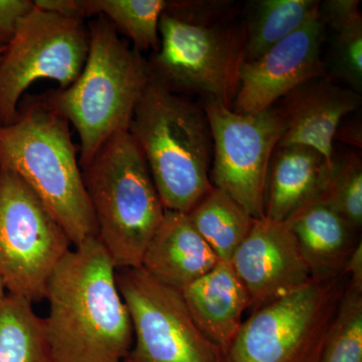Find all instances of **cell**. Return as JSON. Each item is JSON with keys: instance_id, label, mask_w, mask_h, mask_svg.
I'll return each mask as SVG.
<instances>
[{"instance_id": "1", "label": "cell", "mask_w": 362, "mask_h": 362, "mask_svg": "<svg viewBox=\"0 0 362 362\" xmlns=\"http://www.w3.org/2000/svg\"><path fill=\"white\" fill-rule=\"evenodd\" d=\"M116 270L102 243L92 237L66 252L52 271L45 323L54 362H122L129 354L134 335Z\"/></svg>"}, {"instance_id": "2", "label": "cell", "mask_w": 362, "mask_h": 362, "mask_svg": "<svg viewBox=\"0 0 362 362\" xmlns=\"http://www.w3.org/2000/svg\"><path fill=\"white\" fill-rule=\"evenodd\" d=\"M158 30L159 47L148 62L152 80L232 108L246 42L233 2L168 1Z\"/></svg>"}, {"instance_id": "3", "label": "cell", "mask_w": 362, "mask_h": 362, "mask_svg": "<svg viewBox=\"0 0 362 362\" xmlns=\"http://www.w3.org/2000/svg\"><path fill=\"white\" fill-rule=\"evenodd\" d=\"M0 168L35 192L73 246L98 237L70 124L45 95L21 101L13 122L0 125Z\"/></svg>"}, {"instance_id": "4", "label": "cell", "mask_w": 362, "mask_h": 362, "mask_svg": "<svg viewBox=\"0 0 362 362\" xmlns=\"http://www.w3.org/2000/svg\"><path fill=\"white\" fill-rule=\"evenodd\" d=\"M87 61L76 82L45 95L47 103L77 131L80 166L112 136L128 132L136 106L151 81L148 62L124 42L110 21L88 23Z\"/></svg>"}, {"instance_id": "5", "label": "cell", "mask_w": 362, "mask_h": 362, "mask_svg": "<svg viewBox=\"0 0 362 362\" xmlns=\"http://www.w3.org/2000/svg\"><path fill=\"white\" fill-rule=\"evenodd\" d=\"M128 132L168 211L188 214L213 188V137L204 107L151 78Z\"/></svg>"}, {"instance_id": "6", "label": "cell", "mask_w": 362, "mask_h": 362, "mask_svg": "<svg viewBox=\"0 0 362 362\" xmlns=\"http://www.w3.org/2000/svg\"><path fill=\"white\" fill-rule=\"evenodd\" d=\"M81 169L98 239L114 265L141 267L165 207L132 136L129 132L112 136Z\"/></svg>"}, {"instance_id": "7", "label": "cell", "mask_w": 362, "mask_h": 362, "mask_svg": "<svg viewBox=\"0 0 362 362\" xmlns=\"http://www.w3.org/2000/svg\"><path fill=\"white\" fill-rule=\"evenodd\" d=\"M349 277L314 279L243 322L221 362H321Z\"/></svg>"}, {"instance_id": "8", "label": "cell", "mask_w": 362, "mask_h": 362, "mask_svg": "<svg viewBox=\"0 0 362 362\" xmlns=\"http://www.w3.org/2000/svg\"><path fill=\"white\" fill-rule=\"evenodd\" d=\"M89 47L84 20L35 4L0 59V125L16 118L21 98L37 80L54 81L61 89L73 85L84 68Z\"/></svg>"}, {"instance_id": "9", "label": "cell", "mask_w": 362, "mask_h": 362, "mask_svg": "<svg viewBox=\"0 0 362 362\" xmlns=\"http://www.w3.org/2000/svg\"><path fill=\"white\" fill-rule=\"evenodd\" d=\"M73 246L39 197L0 168V275L8 294L45 299L47 281Z\"/></svg>"}, {"instance_id": "10", "label": "cell", "mask_w": 362, "mask_h": 362, "mask_svg": "<svg viewBox=\"0 0 362 362\" xmlns=\"http://www.w3.org/2000/svg\"><path fill=\"white\" fill-rule=\"evenodd\" d=\"M211 137L209 178L255 220L265 218L269 168L284 125L277 108L239 114L216 102L204 101Z\"/></svg>"}, {"instance_id": "11", "label": "cell", "mask_w": 362, "mask_h": 362, "mask_svg": "<svg viewBox=\"0 0 362 362\" xmlns=\"http://www.w3.org/2000/svg\"><path fill=\"white\" fill-rule=\"evenodd\" d=\"M132 323L133 345L123 362H221V352L195 325L180 290L141 267L117 269Z\"/></svg>"}, {"instance_id": "12", "label": "cell", "mask_w": 362, "mask_h": 362, "mask_svg": "<svg viewBox=\"0 0 362 362\" xmlns=\"http://www.w3.org/2000/svg\"><path fill=\"white\" fill-rule=\"evenodd\" d=\"M326 28L319 9L296 32L263 56L242 64L239 85L232 105L239 114H257L274 107L312 78L327 74L322 59Z\"/></svg>"}, {"instance_id": "13", "label": "cell", "mask_w": 362, "mask_h": 362, "mask_svg": "<svg viewBox=\"0 0 362 362\" xmlns=\"http://www.w3.org/2000/svg\"><path fill=\"white\" fill-rule=\"evenodd\" d=\"M252 312L314 280L289 221L255 220L230 259Z\"/></svg>"}, {"instance_id": "14", "label": "cell", "mask_w": 362, "mask_h": 362, "mask_svg": "<svg viewBox=\"0 0 362 362\" xmlns=\"http://www.w3.org/2000/svg\"><path fill=\"white\" fill-rule=\"evenodd\" d=\"M281 100L277 110L284 131L278 146L311 147L329 161L343 118L361 104V94L326 76L312 78Z\"/></svg>"}, {"instance_id": "15", "label": "cell", "mask_w": 362, "mask_h": 362, "mask_svg": "<svg viewBox=\"0 0 362 362\" xmlns=\"http://www.w3.org/2000/svg\"><path fill=\"white\" fill-rule=\"evenodd\" d=\"M220 262L187 214L165 209L143 255L141 268L162 284L182 290Z\"/></svg>"}, {"instance_id": "16", "label": "cell", "mask_w": 362, "mask_h": 362, "mask_svg": "<svg viewBox=\"0 0 362 362\" xmlns=\"http://www.w3.org/2000/svg\"><path fill=\"white\" fill-rule=\"evenodd\" d=\"M180 292L195 325L223 356L239 333L243 315L250 306L232 264L218 262Z\"/></svg>"}, {"instance_id": "17", "label": "cell", "mask_w": 362, "mask_h": 362, "mask_svg": "<svg viewBox=\"0 0 362 362\" xmlns=\"http://www.w3.org/2000/svg\"><path fill=\"white\" fill-rule=\"evenodd\" d=\"M329 161L303 145L277 146L272 156L267 185L265 216L287 221L319 199L332 173Z\"/></svg>"}, {"instance_id": "18", "label": "cell", "mask_w": 362, "mask_h": 362, "mask_svg": "<svg viewBox=\"0 0 362 362\" xmlns=\"http://www.w3.org/2000/svg\"><path fill=\"white\" fill-rule=\"evenodd\" d=\"M290 226L314 279L341 273L359 242L341 216L322 204H312L292 216Z\"/></svg>"}, {"instance_id": "19", "label": "cell", "mask_w": 362, "mask_h": 362, "mask_svg": "<svg viewBox=\"0 0 362 362\" xmlns=\"http://www.w3.org/2000/svg\"><path fill=\"white\" fill-rule=\"evenodd\" d=\"M357 0L320 2L319 14L332 32L329 69L332 78L361 94L362 89V16Z\"/></svg>"}, {"instance_id": "20", "label": "cell", "mask_w": 362, "mask_h": 362, "mask_svg": "<svg viewBox=\"0 0 362 362\" xmlns=\"http://www.w3.org/2000/svg\"><path fill=\"white\" fill-rule=\"evenodd\" d=\"M316 0H258L249 4L244 62L255 61L289 37L319 9Z\"/></svg>"}, {"instance_id": "21", "label": "cell", "mask_w": 362, "mask_h": 362, "mask_svg": "<svg viewBox=\"0 0 362 362\" xmlns=\"http://www.w3.org/2000/svg\"><path fill=\"white\" fill-rule=\"evenodd\" d=\"M187 214L195 230L223 262H230L255 221L230 195L214 187Z\"/></svg>"}, {"instance_id": "22", "label": "cell", "mask_w": 362, "mask_h": 362, "mask_svg": "<svg viewBox=\"0 0 362 362\" xmlns=\"http://www.w3.org/2000/svg\"><path fill=\"white\" fill-rule=\"evenodd\" d=\"M0 362H54L45 318L25 298L0 300Z\"/></svg>"}, {"instance_id": "23", "label": "cell", "mask_w": 362, "mask_h": 362, "mask_svg": "<svg viewBox=\"0 0 362 362\" xmlns=\"http://www.w3.org/2000/svg\"><path fill=\"white\" fill-rule=\"evenodd\" d=\"M166 4L165 0H84L85 18L104 16L136 51L156 52L159 21Z\"/></svg>"}, {"instance_id": "24", "label": "cell", "mask_w": 362, "mask_h": 362, "mask_svg": "<svg viewBox=\"0 0 362 362\" xmlns=\"http://www.w3.org/2000/svg\"><path fill=\"white\" fill-rule=\"evenodd\" d=\"M321 362H362V288L350 282L331 325Z\"/></svg>"}, {"instance_id": "25", "label": "cell", "mask_w": 362, "mask_h": 362, "mask_svg": "<svg viewBox=\"0 0 362 362\" xmlns=\"http://www.w3.org/2000/svg\"><path fill=\"white\" fill-rule=\"evenodd\" d=\"M314 204H322L339 214L354 230L362 225V163L356 156H334L332 173Z\"/></svg>"}, {"instance_id": "26", "label": "cell", "mask_w": 362, "mask_h": 362, "mask_svg": "<svg viewBox=\"0 0 362 362\" xmlns=\"http://www.w3.org/2000/svg\"><path fill=\"white\" fill-rule=\"evenodd\" d=\"M33 6L32 0H0V45L11 42L21 21Z\"/></svg>"}, {"instance_id": "27", "label": "cell", "mask_w": 362, "mask_h": 362, "mask_svg": "<svg viewBox=\"0 0 362 362\" xmlns=\"http://www.w3.org/2000/svg\"><path fill=\"white\" fill-rule=\"evenodd\" d=\"M346 275H349L350 284L362 288V247L361 240L351 252L344 268H343Z\"/></svg>"}, {"instance_id": "28", "label": "cell", "mask_w": 362, "mask_h": 362, "mask_svg": "<svg viewBox=\"0 0 362 362\" xmlns=\"http://www.w3.org/2000/svg\"><path fill=\"white\" fill-rule=\"evenodd\" d=\"M6 295V286H4V280H2L1 275H0V300Z\"/></svg>"}, {"instance_id": "29", "label": "cell", "mask_w": 362, "mask_h": 362, "mask_svg": "<svg viewBox=\"0 0 362 362\" xmlns=\"http://www.w3.org/2000/svg\"><path fill=\"white\" fill-rule=\"evenodd\" d=\"M6 45H0V59H1L2 56H4V52H6Z\"/></svg>"}, {"instance_id": "30", "label": "cell", "mask_w": 362, "mask_h": 362, "mask_svg": "<svg viewBox=\"0 0 362 362\" xmlns=\"http://www.w3.org/2000/svg\"><path fill=\"white\" fill-rule=\"evenodd\" d=\"M123 362V361H122Z\"/></svg>"}]
</instances>
